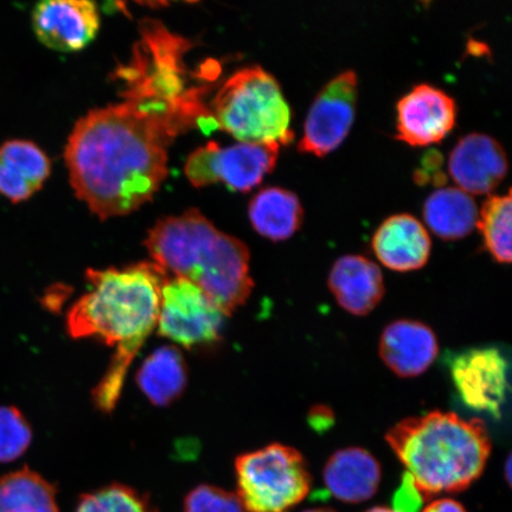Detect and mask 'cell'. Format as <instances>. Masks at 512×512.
I'll use <instances>...</instances> for the list:
<instances>
[{"label": "cell", "mask_w": 512, "mask_h": 512, "mask_svg": "<svg viewBox=\"0 0 512 512\" xmlns=\"http://www.w3.org/2000/svg\"><path fill=\"white\" fill-rule=\"evenodd\" d=\"M176 136L125 100L89 112L64 152L75 195L101 220L139 209L168 176V146Z\"/></svg>", "instance_id": "cell-1"}, {"label": "cell", "mask_w": 512, "mask_h": 512, "mask_svg": "<svg viewBox=\"0 0 512 512\" xmlns=\"http://www.w3.org/2000/svg\"><path fill=\"white\" fill-rule=\"evenodd\" d=\"M168 278L155 262L86 273L89 291L70 307L67 332L74 339L95 338L117 348L94 389L95 406L102 413L117 406L132 361L157 329L160 292Z\"/></svg>", "instance_id": "cell-2"}, {"label": "cell", "mask_w": 512, "mask_h": 512, "mask_svg": "<svg viewBox=\"0 0 512 512\" xmlns=\"http://www.w3.org/2000/svg\"><path fill=\"white\" fill-rule=\"evenodd\" d=\"M144 245L152 262L168 275L200 287L227 317L251 296L248 247L221 232L197 209L158 221Z\"/></svg>", "instance_id": "cell-3"}, {"label": "cell", "mask_w": 512, "mask_h": 512, "mask_svg": "<svg viewBox=\"0 0 512 512\" xmlns=\"http://www.w3.org/2000/svg\"><path fill=\"white\" fill-rule=\"evenodd\" d=\"M386 440L425 499L469 488L491 453L482 421L439 411L400 421Z\"/></svg>", "instance_id": "cell-4"}, {"label": "cell", "mask_w": 512, "mask_h": 512, "mask_svg": "<svg viewBox=\"0 0 512 512\" xmlns=\"http://www.w3.org/2000/svg\"><path fill=\"white\" fill-rule=\"evenodd\" d=\"M188 49L187 41L162 24L145 22L133 59L119 75L125 83L123 100L165 121L178 133L209 118L213 121L202 102L201 89L188 85L184 64Z\"/></svg>", "instance_id": "cell-5"}, {"label": "cell", "mask_w": 512, "mask_h": 512, "mask_svg": "<svg viewBox=\"0 0 512 512\" xmlns=\"http://www.w3.org/2000/svg\"><path fill=\"white\" fill-rule=\"evenodd\" d=\"M214 123L240 143L290 144L291 108L279 82L259 66L238 70L208 108Z\"/></svg>", "instance_id": "cell-6"}, {"label": "cell", "mask_w": 512, "mask_h": 512, "mask_svg": "<svg viewBox=\"0 0 512 512\" xmlns=\"http://www.w3.org/2000/svg\"><path fill=\"white\" fill-rule=\"evenodd\" d=\"M238 496L246 512H290L310 494L312 479L296 448L271 444L235 460Z\"/></svg>", "instance_id": "cell-7"}, {"label": "cell", "mask_w": 512, "mask_h": 512, "mask_svg": "<svg viewBox=\"0 0 512 512\" xmlns=\"http://www.w3.org/2000/svg\"><path fill=\"white\" fill-rule=\"evenodd\" d=\"M224 315L200 287L183 278L164 281L157 322L159 336L188 350L220 342Z\"/></svg>", "instance_id": "cell-8"}, {"label": "cell", "mask_w": 512, "mask_h": 512, "mask_svg": "<svg viewBox=\"0 0 512 512\" xmlns=\"http://www.w3.org/2000/svg\"><path fill=\"white\" fill-rule=\"evenodd\" d=\"M279 150L278 144L239 143L221 147L210 142L191 153L185 175L195 188L222 182L230 190L246 192L274 169Z\"/></svg>", "instance_id": "cell-9"}, {"label": "cell", "mask_w": 512, "mask_h": 512, "mask_svg": "<svg viewBox=\"0 0 512 512\" xmlns=\"http://www.w3.org/2000/svg\"><path fill=\"white\" fill-rule=\"evenodd\" d=\"M357 96V75L352 69L325 83L307 112L299 151L322 157L341 145L354 124Z\"/></svg>", "instance_id": "cell-10"}, {"label": "cell", "mask_w": 512, "mask_h": 512, "mask_svg": "<svg viewBox=\"0 0 512 512\" xmlns=\"http://www.w3.org/2000/svg\"><path fill=\"white\" fill-rule=\"evenodd\" d=\"M452 380L465 405L501 418L509 392V363L497 348H480L454 358Z\"/></svg>", "instance_id": "cell-11"}, {"label": "cell", "mask_w": 512, "mask_h": 512, "mask_svg": "<svg viewBox=\"0 0 512 512\" xmlns=\"http://www.w3.org/2000/svg\"><path fill=\"white\" fill-rule=\"evenodd\" d=\"M457 104L443 89L421 83L396 106L398 138L409 145L440 142L456 125Z\"/></svg>", "instance_id": "cell-12"}, {"label": "cell", "mask_w": 512, "mask_h": 512, "mask_svg": "<svg viewBox=\"0 0 512 512\" xmlns=\"http://www.w3.org/2000/svg\"><path fill=\"white\" fill-rule=\"evenodd\" d=\"M32 25L44 46L69 53L94 40L100 16L96 5L87 0H48L36 5Z\"/></svg>", "instance_id": "cell-13"}, {"label": "cell", "mask_w": 512, "mask_h": 512, "mask_svg": "<svg viewBox=\"0 0 512 512\" xmlns=\"http://www.w3.org/2000/svg\"><path fill=\"white\" fill-rule=\"evenodd\" d=\"M448 172L467 194H488L507 175V153L494 137L472 132L453 147L448 157Z\"/></svg>", "instance_id": "cell-14"}, {"label": "cell", "mask_w": 512, "mask_h": 512, "mask_svg": "<svg viewBox=\"0 0 512 512\" xmlns=\"http://www.w3.org/2000/svg\"><path fill=\"white\" fill-rule=\"evenodd\" d=\"M438 351L434 331L416 320H396L383 330L380 339L382 361L403 379L424 374L437 358Z\"/></svg>", "instance_id": "cell-15"}, {"label": "cell", "mask_w": 512, "mask_h": 512, "mask_svg": "<svg viewBox=\"0 0 512 512\" xmlns=\"http://www.w3.org/2000/svg\"><path fill=\"white\" fill-rule=\"evenodd\" d=\"M374 253L390 270H419L430 259L432 241L424 224L411 214L387 217L377 228L373 241Z\"/></svg>", "instance_id": "cell-16"}, {"label": "cell", "mask_w": 512, "mask_h": 512, "mask_svg": "<svg viewBox=\"0 0 512 512\" xmlns=\"http://www.w3.org/2000/svg\"><path fill=\"white\" fill-rule=\"evenodd\" d=\"M328 284L337 303L355 316L369 315L384 296L380 267L363 255H344L337 259Z\"/></svg>", "instance_id": "cell-17"}, {"label": "cell", "mask_w": 512, "mask_h": 512, "mask_svg": "<svg viewBox=\"0 0 512 512\" xmlns=\"http://www.w3.org/2000/svg\"><path fill=\"white\" fill-rule=\"evenodd\" d=\"M330 494L349 504L369 501L380 488L381 465L361 447L343 448L332 454L323 472Z\"/></svg>", "instance_id": "cell-18"}, {"label": "cell", "mask_w": 512, "mask_h": 512, "mask_svg": "<svg viewBox=\"0 0 512 512\" xmlns=\"http://www.w3.org/2000/svg\"><path fill=\"white\" fill-rule=\"evenodd\" d=\"M50 175V160L28 140H10L0 146V194L9 201L29 200Z\"/></svg>", "instance_id": "cell-19"}, {"label": "cell", "mask_w": 512, "mask_h": 512, "mask_svg": "<svg viewBox=\"0 0 512 512\" xmlns=\"http://www.w3.org/2000/svg\"><path fill=\"white\" fill-rule=\"evenodd\" d=\"M248 214L256 232L264 238L283 241L302 226L304 209L293 191L270 187L253 197Z\"/></svg>", "instance_id": "cell-20"}, {"label": "cell", "mask_w": 512, "mask_h": 512, "mask_svg": "<svg viewBox=\"0 0 512 512\" xmlns=\"http://www.w3.org/2000/svg\"><path fill=\"white\" fill-rule=\"evenodd\" d=\"M479 210L470 194L456 187L432 192L424 203V219L435 235L457 240L469 235L477 226Z\"/></svg>", "instance_id": "cell-21"}, {"label": "cell", "mask_w": 512, "mask_h": 512, "mask_svg": "<svg viewBox=\"0 0 512 512\" xmlns=\"http://www.w3.org/2000/svg\"><path fill=\"white\" fill-rule=\"evenodd\" d=\"M140 389L153 405L169 406L181 398L188 382L187 364L175 347L158 348L146 358L137 375Z\"/></svg>", "instance_id": "cell-22"}, {"label": "cell", "mask_w": 512, "mask_h": 512, "mask_svg": "<svg viewBox=\"0 0 512 512\" xmlns=\"http://www.w3.org/2000/svg\"><path fill=\"white\" fill-rule=\"evenodd\" d=\"M55 486L29 467L0 477V512H60Z\"/></svg>", "instance_id": "cell-23"}, {"label": "cell", "mask_w": 512, "mask_h": 512, "mask_svg": "<svg viewBox=\"0 0 512 512\" xmlns=\"http://www.w3.org/2000/svg\"><path fill=\"white\" fill-rule=\"evenodd\" d=\"M510 191L507 195H491L479 211L477 226L483 235L484 245L501 264L511 261V211Z\"/></svg>", "instance_id": "cell-24"}, {"label": "cell", "mask_w": 512, "mask_h": 512, "mask_svg": "<svg viewBox=\"0 0 512 512\" xmlns=\"http://www.w3.org/2000/svg\"><path fill=\"white\" fill-rule=\"evenodd\" d=\"M75 512H158L149 496L124 484L82 495Z\"/></svg>", "instance_id": "cell-25"}, {"label": "cell", "mask_w": 512, "mask_h": 512, "mask_svg": "<svg viewBox=\"0 0 512 512\" xmlns=\"http://www.w3.org/2000/svg\"><path fill=\"white\" fill-rule=\"evenodd\" d=\"M34 438L24 414L15 406H0V463L8 464L29 450Z\"/></svg>", "instance_id": "cell-26"}, {"label": "cell", "mask_w": 512, "mask_h": 512, "mask_svg": "<svg viewBox=\"0 0 512 512\" xmlns=\"http://www.w3.org/2000/svg\"><path fill=\"white\" fill-rule=\"evenodd\" d=\"M183 512H246L238 496L213 485H200L189 492Z\"/></svg>", "instance_id": "cell-27"}, {"label": "cell", "mask_w": 512, "mask_h": 512, "mask_svg": "<svg viewBox=\"0 0 512 512\" xmlns=\"http://www.w3.org/2000/svg\"><path fill=\"white\" fill-rule=\"evenodd\" d=\"M443 156L439 151L432 150L427 152L421 160L418 170L415 171V181L419 184L432 183L434 185H443L445 183V174L443 169Z\"/></svg>", "instance_id": "cell-28"}, {"label": "cell", "mask_w": 512, "mask_h": 512, "mask_svg": "<svg viewBox=\"0 0 512 512\" xmlns=\"http://www.w3.org/2000/svg\"><path fill=\"white\" fill-rule=\"evenodd\" d=\"M424 499L415 488L411 477L406 473L401 488L396 492L394 498V510L396 512H419Z\"/></svg>", "instance_id": "cell-29"}, {"label": "cell", "mask_w": 512, "mask_h": 512, "mask_svg": "<svg viewBox=\"0 0 512 512\" xmlns=\"http://www.w3.org/2000/svg\"><path fill=\"white\" fill-rule=\"evenodd\" d=\"M421 512H467L466 509L457 501L451 498H441L428 504Z\"/></svg>", "instance_id": "cell-30"}, {"label": "cell", "mask_w": 512, "mask_h": 512, "mask_svg": "<svg viewBox=\"0 0 512 512\" xmlns=\"http://www.w3.org/2000/svg\"><path fill=\"white\" fill-rule=\"evenodd\" d=\"M367 512H396L394 509L386 508V507H376L368 510Z\"/></svg>", "instance_id": "cell-31"}, {"label": "cell", "mask_w": 512, "mask_h": 512, "mask_svg": "<svg viewBox=\"0 0 512 512\" xmlns=\"http://www.w3.org/2000/svg\"><path fill=\"white\" fill-rule=\"evenodd\" d=\"M303 512H336V511L332 510L330 508H313V509H307Z\"/></svg>", "instance_id": "cell-32"}, {"label": "cell", "mask_w": 512, "mask_h": 512, "mask_svg": "<svg viewBox=\"0 0 512 512\" xmlns=\"http://www.w3.org/2000/svg\"><path fill=\"white\" fill-rule=\"evenodd\" d=\"M507 479H508V482L511 483V458L510 457L508 458V462H507Z\"/></svg>", "instance_id": "cell-33"}]
</instances>
